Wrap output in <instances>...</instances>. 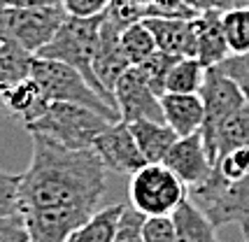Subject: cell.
<instances>
[{"instance_id": "7a4b0ae2", "label": "cell", "mask_w": 249, "mask_h": 242, "mask_svg": "<svg viewBox=\"0 0 249 242\" xmlns=\"http://www.w3.org/2000/svg\"><path fill=\"white\" fill-rule=\"evenodd\" d=\"M103 17H105V12L98 14V17H70V14H68V19L63 21V26H61L58 33L54 35V40L47 44L44 49H40L35 56L49 58V61H58V63H65V66L75 68L77 72L87 79L89 84L96 88L112 107H117V105H114V98L98 84L96 75H93V56H96V52H98Z\"/></svg>"}, {"instance_id": "8fae6325", "label": "cell", "mask_w": 249, "mask_h": 242, "mask_svg": "<svg viewBox=\"0 0 249 242\" xmlns=\"http://www.w3.org/2000/svg\"><path fill=\"white\" fill-rule=\"evenodd\" d=\"M163 165L186 189L200 184L214 170V165H212L210 156H207L205 142H203V135L200 133L186 135V138H177L175 144L170 147V152L163 158Z\"/></svg>"}, {"instance_id": "e0dca14e", "label": "cell", "mask_w": 249, "mask_h": 242, "mask_svg": "<svg viewBox=\"0 0 249 242\" xmlns=\"http://www.w3.org/2000/svg\"><path fill=\"white\" fill-rule=\"evenodd\" d=\"M200 135L212 165L226 152H233L238 147H249V103H245L238 112H233L226 121H221L214 131L200 133Z\"/></svg>"}, {"instance_id": "e575fe53", "label": "cell", "mask_w": 249, "mask_h": 242, "mask_svg": "<svg viewBox=\"0 0 249 242\" xmlns=\"http://www.w3.org/2000/svg\"><path fill=\"white\" fill-rule=\"evenodd\" d=\"M7 7H40V5H61V0H0Z\"/></svg>"}, {"instance_id": "603a6c76", "label": "cell", "mask_w": 249, "mask_h": 242, "mask_svg": "<svg viewBox=\"0 0 249 242\" xmlns=\"http://www.w3.org/2000/svg\"><path fill=\"white\" fill-rule=\"evenodd\" d=\"M221 26L231 54H249V7H228L221 12Z\"/></svg>"}, {"instance_id": "277c9868", "label": "cell", "mask_w": 249, "mask_h": 242, "mask_svg": "<svg viewBox=\"0 0 249 242\" xmlns=\"http://www.w3.org/2000/svg\"><path fill=\"white\" fill-rule=\"evenodd\" d=\"M31 77L37 82V86L42 88L44 98L49 103H72V105L89 107L112 121H121L117 107H112L75 68L35 56L31 66Z\"/></svg>"}, {"instance_id": "d590c367", "label": "cell", "mask_w": 249, "mask_h": 242, "mask_svg": "<svg viewBox=\"0 0 249 242\" xmlns=\"http://www.w3.org/2000/svg\"><path fill=\"white\" fill-rule=\"evenodd\" d=\"M7 5L0 2V44L7 42Z\"/></svg>"}, {"instance_id": "1f68e13d", "label": "cell", "mask_w": 249, "mask_h": 242, "mask_svg": "<svg viewBox=\"0 0 249 242\" xmlns=\"http://www.w3.org/2000/svg\"><path fill=\"white\" fill-rule=\"evenodd\" d=\"M70 17H98L107 10L109 0H61Z\"/></svg>"}, {"instance_id": "2e32d148", "label": "cell", "mask_w": 249, "mask_h": 242, "mask_svg": "<svg viewBox=\"0 0 249 242\" xmlns=\"http://www.w3.org/2000/svg\"><path fill=\"white\" fill-rule=\"evenodd\" d=\"M194 35H196V58L205 68L219 66L226 61L231 52L226 44L221 12H203L194 17Z\"/></svg>"}, {"instance_id": "f1b7e54d", "label": "cell", "mask_w": 249, "mask_h": 242, "mask_svg": "<svg viewBox=\"0 0 249 242\" xmlns=\"http://www.w3.org/2000/svg\"><path fill=\"white\" fill-rule=\"evenodd\" d=\"M219 68L238 84L245 100L249 103V54H231L226 61L219 63Z\"/></svg>"}, {"instance_id": "9c48e42d", "label": "cell", "mask_w": 249, "mask_h": 242, "mask_svg": "<svg viewBox=\"0 0 249 242\" xmlns=\"http://www.w3.org/2000/svg\"><path fill=\"white\" fill-rule=\"evenodd\" d=\"M198 96L205 107V121H203L200 133L214 131L221 121H226L233 112H238L247 103L240 86L219 66H212L205 70V79H203Z\"/></svg>"}, {"instance_id": "d6986e66", "label": "cell", "mask_w": 249, "mask_h": 242, "mask_svg": "<svg viewBox=\"0 0 249 242\" xmlns=\"http://www.w3.org/2000/svg\"><path fill=\"white\" fill-rule=\"evenodd\" d=\"M173 226L177 242H219L217 240V228L212 226V221L207 219L194 203L186 200L173 212Z\"/></svg>"}, {"instance_id": "cb8c5ba5", "label": "cell", "mask_w": 249, "mask_h": 242, "mask_svg": "<svg viewBox=\"0 0 249 242\" xmlns=\"http://www.w3.org/2000/svg\"><path fill=\"white\" fill-rule=\"evenodd\" d=\"M35 56L23 52L19 44L2 42L0 44V86L31 77V66Z\"/></svg>"}, {"instance_id": "5bb4252c", "label": "cell", "mask_w": 249, "mask_h": 242, "mask_svg": "<svg viewBox=\"0 0 249 242\" xmlns=\"http://www.w3.org/2000/svg\"><path fill=\"white\" fill-rule=\"evenodd\" d=\"M144 26L152 31L156 49L177 58H196V35L194 17L191 19H168V17H149Z\"/></svg>"}, {"instance_id": "5b68a950", "label": "cell", "mask_w": 249, "mask_h": 242, "mask_svg": "<svg viewBox=\"0 0 249 242\" xmlns=\"http://www.w3.org/2000/svg\"><path fill=\"white\" fill-rule=\"evenodd\" d=\"M186 193L214 228L228 224H238L242 231L249 228V179L226 182L212 170V175L200 184L189 187Z\"/></svg>"}, {"instance_id": "4fadbf2b", "label": "cell", "mask_w": 249, "mask_h": 242, "mask_svg": "<svg viewBox=\"0 0 249 242\" xmlns=\"http://www.w3.org/2000/svg\"><path fill=\"white\" fill-rule=\"evenodd\" d=\"M49 100L44 98L42 88L33 77H23L19 82H12L0 86V110L14 121H19L23 128L42 117Z\"/></svg>"}, {"instance_id": "9a60e30c", "label": "cell", "mask_w": 249, "mask_h": 242, "mask_svg": "<svg viewBox=\"0 0 249 242\" xmlns=\"http://www.w3.org/2000/svg\"><path fill=\"white\" fill-rule=\"evenodd\" d=\"M163 121L175 131L177 138L200 133L205 121V107L198 93H163Z\"/></svg>"}, {"instance_id": "3957f363", "label": "cell", "mask_w": 249, "mask_h": 242, "mask_svg": "<svg viewBox=\"0 0 249 242\" xmlns=\"http://www.w3.org/2000/svg\"><path fill=\"white\" fill-rule=\"evenodd\" d=\"M117 121L98 112L72 105V103H49L40 119L26 126L28 133H40L44 138L63 144L68 149H93L96 138Z\"/></svg>"}, {"instance_id": "ba28073f", "label": "cell", "mask_w": 249, "mask_h": 242, "mask_svg": "<svg viewBox=\"0 0 249 242\" xmlns=\"http://www.w3.org/2000/svg\"><path fill=\"white\" fill-rule=\"evenodd\" d=\"M112 96H114V105H117L121 121H126V123H133V121H163L161 98L152 91V86L144 82V77L135 66H130L121 75V79L112 91Z\"/></svg>"}, {"instance_id": "8992f818", "label": "cell", "mask_w": 249, "mask_h": 242, "mask_svg": "<svg viewBox=\"0 0 249 242\" xmlns=\"http://www.w3.org/2000/svg\"><path fill=\"white\" fill-rule=\"evenodd\" d=\"M186 196V187L163 163H147L135 175H130V207L144 217H173Z\"/></svg>"}, {"instance_id": "30bf717a", "label": "cell", "mask_w": 249, "mask_h": 242, "mask_svg": "<svg viewBox=\"0 0 249 242\" xmlns=\"http://www.w3.org/2000/svg\"><path fill=\"white\" fill-rule=\"evenodd\" d=\"M93 152L107 170L119 175H135L140 168L147 165L126 121H117L107 131L100 133L93 142Z\"/></svg>"}, {"instance_id": "d6a6232c", "label": "cell", "mask_w": 249, "mask_h": 242, "mask_svg": "<svg viewBox=\"0 0 249 242\" xmlns=\"http://www.w3.org/2000/svg\"><path fill=\"white\" fill-rule=\"evenodd\" d=\"M152 17L191 19V17H196V14L184 5V0H152Z\"/></svg>"}, {"instance_id": "836d02e7", "label": "cell", "mask_w": 249, "mask_h": 242, "mask_svg": "<svg viewBox=\"0 0 249 242\" xmlns=\"http://www.w3.org/2000/svg\"><path fill=\"white\" fill-rule=\"evenodd\" d=\"M184 5L194 14H203V12H224L228 10L226 0H184Z\"/></svg>"}, {"instance_id": "7c38bea8", "label": "cell", "mask_w": 249, "mask_h": 242, "mask_svg": "<svg viewBox=\"0 0 249 242\" xmlns=\"http://www.w3.org/2000/svg\"><path fill=\"white\" fill-rule=\"evenodd\" d=\"M128 68H130V63H128V58L124 56V49H121V28H117L107 17H103L98 52L93 56V75H96L98 84L112 96L117 82H119L121 75Z\"/></svg>"}, {"instance_id": "ac0fdd59", "label": "cell", "mask_w": 249, "mask_h": 242, "mask_svg": "<svg viewBox=\"0 0 249 242\" xmlns=\"http://www.w3.org/2000/svg\"><path fill=\"white\" fill-rule=\"evenodd\" d=\"M128 126L144 161L147 163H163L165 154L170 152V147L177 140L173 128L163 121H133Z\"/></svg>"}, {"instance_id": "484cf974", "label": "cell", "mask_w": 249, "mask_h": 242, "mask_svg": "<svg viewBox=\"0 0 249 242\" xmlns=\"http://www.w3.org/2000/svg\"><path fill=\"white\" fill-rule=\"evenodd\" d=\"M214 173L226 182H245L249 179V147H238L233 152L219 156Z\"/></svg>"}, {"instance_id": "6da1fadb", "label": "cell", "mask_w": 249, "mask_h": 242, "mask_svg": "<svg viewBox=\"0 0 249 242\" xmlns=\"http://www.w3.org/2000/svg\"><path fill=\"white\" fill-rule=\"evenodd\" d=\"M33 158L21 175V212L31 242H65L105 193L107 168L93 149H68L31 133Z\"/></svg>"}, {"instance_id": "52a82bcc", "label": "cell", "mask_w": 249, "mask_h": 242, "mask_svg": "<svg viewBox=\"0 0 249 242\" xmlns=\"http://www.w3.org/2000/svg\"><path fill=\"white\" fill-rule=\"evenodd\" d=\"M68 19L63 5L40 7H10L7 10V42L19 44L23 52L37 54L54 40L58 28Z\"/></svg>"}, {"instance_id": "ffe728a7", "label": "cell", "mask_w": 249, "mask_h": 242, "mask_svg": "<svg viewBox=\"0 0 249 242\" xmlns=\"http://www.w3.org/2000/svg\"><path fill=\"white\" fill-rule=\"evenodd\" d=\"M124 207L126 205H107L93 212V217L87 224H82L77 231L70 233L65 242H114Z\"/></svg>"}, {"instance_id": "4dcf8cb0", "label": "cell", "mask_w": 249, "mask_h": 242, "mask_svg": "<svg viewBox=\"0 0 249 242\" xmlns=\"http://www.w3.org/2000/svg\"><path fill=\"white\" fill-rule=\"evenodd\" d=\"M0 242H31V233L21 212L0 219Z\"/></svg>"}, {"instance_id": "d4e9b609", "label": "cell", "mask_w": 249, "mask_h": 242, "mask_svg": "<svg viewBox=\"0 0 249 242\" xmlns=\"http://www.w3.org/2000/svg\"><path fill=\"white\" fill-rule=\"evenodd\" d=\"M175 61H177V56H170V54H163V52H154L144 63L140 66H135L140 70V75L144 77V82L152 86V91L161 98L163 93H165V82H168V72H170V68L175 66Z\"/></svg>"}, {"instance_id": "f546056e", "label": "cell", "mask_w": 249, "mask_h": 242, "mask_svg": "<svg viewBox=\"0 0 249 242\" xmlns=\"http://www.w3.org/2000/svg\"><path fill=\"white\" fill-rule=\"evenodd\" d=\"M142 240L144 242H177L175 226L170 217H147L142 226Z\"/></svg>"}, {"instance_id": "8d00e7d4", "label": "cell", "mask_w": 249, "mask_h": 242, "mask_svg": "<svg viewBox=\"0 0 249 242\" xmlns=\"http://www.w3.org/2000/svg\"><path fill=\"white\" fill-rule=\"evenodd\" d=\"M228 7H249V0H226Z\"/></svg>"}, {"instance_id": "74e56055", "label": "cell", "mask_w": 249, "mask_h": 242, "mask_svg": "<svg viewBox=\"0 0 249 242\" xmlns=\"http://www.w3.org/2000/svg\"><path fill=\"white\" fill-rule=\"evenodd\" d=\"M242 238H245V242H249V228H245V231H242Z\"/></svg>"}, {"instance_id": "83f0119b", "label": "cell", "mask_w": 249, "mask_h": 242, "mask_svg": "<svg viewBox=\"0 0 249 242\" xmlns=\"http://www.w3.org/2000/svg\"><path fill=\"white\" fill-rule=\"evenodd\" d=\"M144 214H140L135 207L126 205L124 207V214L119 219V226H117V235H114V242H144L142 240V226H144Z\"/></svg>"}, {"instance_id": "4316f807", "label": "cell", "mask_w": 249, "mask_h": 242, "mask_svg": "<svg viewBox=\"0 0 249 242\" xmlns=\"http://www.w3.org/2000/svg\"><path fill=\"white\" fill-rule=\"evenodd\" d=\"M19 203H21V175L0 170V219L19 214Z\"/></svg>"}, {"instance_id": "44dd1931", "label": "cell", "mask_w": 249, "mask_h": 242, "mask_svg": "<svg viewBox=\"0 0 249 242\" xmlns=\"http://www.w3.org/2000/svg\"><path fill=\"white\" fill-rule=\"evenodd\" d=\"M205 70L198 58H177L168 72L165 93H200Z\"/></svg>"}, {"instance_id": "7402d4cb", "label": "cell", "mask_w": 249, "mask_h": 242, "mask_svg": "<svg viewBox=\"0 0 249 242\" xmlns=\"http://www.w3.org/2000/svg\"><path fill=\"white\" fill-rule=\"evenodd\" d=\"M121 49L130 66H140L154 52H159L152 31L144 26V21H138L121 31Z\"/></svg>"}]
</instances>
